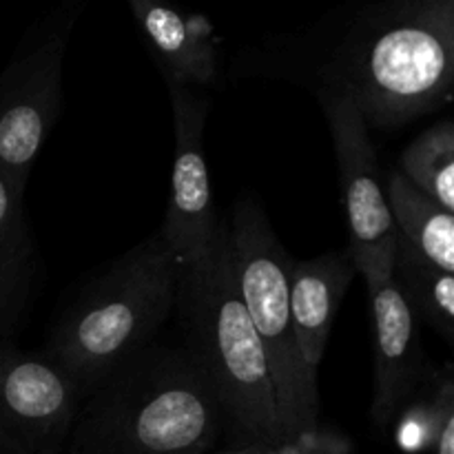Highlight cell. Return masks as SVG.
I'll list each match as a JSON object with an SVG mask.
<instances>
[{"label":"cell","mask_w":454,"mask_h":454,"mask_svg":"<svg viewBox=\"0 0 454 454\" xmlns=\"http://www.w3.org/2000/svg\"><path fill=\"white\" fill-rule=\"evenodd\" d=\"M322 80V93L353 102L368 129L442 109L454 87V0L366 7L335 44Z\"/></svg>","instance_id":"1"},{"label":"cell","mask_w":454,"mask_h":454,"mask_svg":"<svg viewBox=\"0 0 454 454\" xmlns=\"http://www.w3.org/2000/svg\"><path fill=\"white\" fill-rule=\"evenodd\" d=\"M224 433L184 348L149 344L82 399L67 454H208Z\"/></svg>","instance_id":"2"},{"label":"cell","mask_w":454,"mask_h":454,"mask_svg":"<svg viewBox=\"0 0 454 454\" xmlns=\"http://www.w3.org/2000/svg\"><path fill=\"white\" fill-rule=\"evenodd\" d=\"M173 313L184 335L182 348L220 406L231 448L282 443L273 381L260 337L239 300L224 220L211 248L180 266Z\"/></svg>","instance_id":"3"},{"label":"cell","mask_w":454,"mask_h":454,"mask_svg":"<svg viewBox=\"0 0 454 454\" xmlns=\"http://www.w3.org/2000/svg\"><path fill=\"white\" fill-rule=\"evenodd\" d=\"M180 262L155 231L87 284L49 333L44 357L82 399L127 359L153 344L173 315Z\"/></svg>","instance_id":"4"},{"label":"cell","mask_w":454,"mask_h":454,"mask_svg":"<svg viewBox=\"0 0 454 454\" xmlns=\"http://www.w3.org/2000/svg\"><path fill=\"white\" fill-rule=\"evenodd\" d=\"M239 300L264 348L278 403L282 442L317 428V372L297 346L291 317V269L295 260L275 235L264 207L247 195L229 224Z\"/></svg>","instance_id":"5"},{"label":"cell","mask_w":454,"mask_h":454,"mask_svg":"<svg viewBox=\"0 0 454 454\" xmlns=\"http://www.w3.org/2000/svg\"><path fill=\"white\" fill-rule=\"evenodd\" d=\"M78 7H62L20 44L0 74V176L27 195L31 168L65 98V51Z\"/></svg>","instance_id":"6"},{"label":"cell","mask_w":454,"mask_h":454,"mask_svg":"<svg viewBox=\"0 0 454 454\" xmlns=\"http://www.w3.org/2000/svg\"><path fill=\"white\" fill-rule=\"evenodd\" d=\"M322 105L340 168L341 207L348 229L346 253L364 279L393 275L397 231L390 217L371 129L344 96L322 93Z\"/></svg>","instance_id":"7"},{"label":"cell","mask_w":454,"mask_h":454,"mask_svg":"<svg viewBox=\"0 0 454 454\" xmlns=\"http://www.w3.org/2000/svg\"><path fill=\"white\" fill-rule=\"evenodd\" d=\"M82 395L44 355L0 341V454H62Z\"/></svg>","instance_id":"8"},{"label":"cell","mask_w":454,"mask_h":454,"mask_svg":"<svg viewBox=\"0 0 454 454\" xmlns=\"http://www.w3.org/2000/svg\"><path fill=\"white\" fill-rule=\"evenodd\" d=\"M167 87L171 98L176 153L167 215L160 233L180 266H184L200 260L211 248L222 220L213 204L211 177L204 155L208 100L182 84L167 82Z\"/></svg>","instance_id":"9"},{"label":"cell","mask_w":454,"mask_h":454,"mask_svg":"<svg viewBox=\"0 0 454 454\" xmlns=\"http://www.w3.org/2000/svg\"><path fill=\"white\" fill-rule=\"evenodd\" d=\"M375 328V393L371 415L386 428L417 402L430 371L421 344L419 319L403 300L393 275L366 279Z\"/></svg>","instance_id":"10"},{"label":"cell","mask_w":454,"mask_h":454,"mask_svg":"<svg viewBox=\"0 0 454 454\" xmlns=\"http://www.w3.org/2000/svg\"><path fill=\"white\" fill-rule=\"evenodd\" d=\"M131 12L167 82L189 89L215 82L217 38L207 16L151 0H131Z\"/></svg>","instance_id":"11"},{"label":"cell","mask_w":454,"mask_h":454,"mask_svg":"<svg viewBox=\"0 0 454 454\" xmlns=\"http://www.w3.org/2000/svg\"><path fill=\"white\" fill-rule=\"evenodd\" d=\"M357 278L348 253H324L313 260L295 262L291 269V317L297 346L317 372L319 362L326 353L328 337L335 324L344 295Z\"/></svg>","instance_id":"12"},{"label":"cell","mask_w":454,"mask_h":454,"mask_svg":"<svg viewBox=\"0 0 454 454\" xmlns=\"http://www.w3.org/2000/svg\"><path fill=\"white\" fill-rule=\"evenodd\" d=\"M40 273L25 195L0 176V341H16Z\"/></svg>","instance_id":"13"},{"label":"cell","mask_w":454,"mask_h":454,"mask_svg":"<svg viewBox=\"0 0 454 454\" xmlns=\"http://www.w3.org/2000/svg\"><path fill=\"white\" fill-rule=\"evenodd\" d=\"M386 200L399 238L437 269L454 273V217L399 171L386 180Z\"/></svg>","instance_id":"14"},{"label":"cell","mask_w":454,"mask_h":454,"mask_svg":"<svg viewBox=\"0 0 454 454\" xmlns=\"http://www.w3.org/2000/svg\"><path fill=\"white\" fill-rule=\"evenodd\" d=\"M393 279L419 322L428 324L446 341L454 340V275L437 269L397 235Z\"/></svg>","instance_id":"15"},{"label":"cell","mask_w":454,"mask_h":454,"mask_svg":"<svg viewBox=\"0 0 454 454\" xmlns=\"http://www.w3.org/2000/svg\"><path fill=\"white\" fill-rule=\"evenodd\" d=\"M399 173L430 200L454 213V124H433L399 155Z\"/></svg>","instance_id":"16"},{"label":"cell","mask_w":454,"mask_h":454,"mask_svg":"<svg viewBox=\"0 0 454 454\" xmlns=\"http://www.w3.org/2000/svg\"><path fill=\"white\" fill-rule=\"evenodd\" d=\"M350 446L344 437L317 428L301 433L288 442L269 448V454H348Z\"/></svg>","instance_id":"17"},{"label":"cell","mask_w":454,"mask_h":454,"mask_svg":"<svg viewBox=\"0 0 454 454\" xmlns=\"http://www.w3.org/2000/svg\"><path fill=\"white\" fill-rule=\"evenodd\" d=\"M433 450L434 454H454V381L446 386V393H443Z\"/></svg>","instance_id":"18"},{"label":"cell","mask_w":454,"mask_h":454,"mask_svg":"<svg viewBox=\"0 0 454 454\" xmlns=\"http://www.w3.org/2000/svg\"><path fill=\"white\" fill-rule=\"evenodd\" d=\"M222 454H269V448L264 446H248V448H229Z\"/></svg>","instance_id":"19"}]
</instances>
